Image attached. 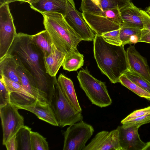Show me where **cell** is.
Listing matches in <instances>:
<instances>
[{
    "mask_svg": "<svg viewBox=\"0 0 150 150\" xmlns=\"http://www.w3.org/2000/svg\"><path fill=\"white\" fill-rule=\"evenodd\" d=\"M18 109L16 106L10 103L0 107L3 145H5L24 125V118L19 113Z\"/></svg>",
    "mask_w": 150,
    "mask_h": 150,
    "instance_id": "cell-9",
    "label": "cell"
},
{
    "mask_svg": "<svg viewBox=\"0 0 150 150\" xmlns=\"http://www.w3.org/2000/svg\"><path fill=\"white\" fill-rule=\"evenodd\" d=\"M80 86L92 103L102 108L112 103L105 83L93 77L86 67L78 73Z\"/></svg>",
    "mask_w": 150,
    "mask_h": 150,
    "instance_id": "cell-4",
    "label": "cell"
},
{
    "mask_svg": "<svg viewBox=\"0 0 150 150\" xmlns=\"http://www.w3.org/2000/svg\"><path fill=\"white\" fill-rule=\"evenodd\" d=\"M146 11L150 15V5L147 9Z\"/></svg>",
    "mask_w": 150,
    "mask_h": 150,
    "instance_id": "cell-41",
    "label": "cell"
},
{
    "mask_svg": "<svg viewBox=\"0 0 150 150\" xmlns=\"http://www.w3.org/2000/svg\"><path fill=\"white\" fill-rule=\"evenodd\" d=\"M50 105L59 126L63 127L70 126L83 119L81 112L76 110L70 103L63 94L57 82Z\"/></svg>",
    "mask_w": 150,
    "mask_h": 150,
    "instance_id": "cell-6",
    "label": "cell"
},
{
    "mask_svg": "<svg viewBox=\"0 0 150 150\" xmlns=\"http://www.w3.org/2000/svg\"><path fill=\"white\" fill-rule=\"evenodd\" d=\"M84 62L83 55L77 50L65 56L62 66L69 71H76L83 65Z\"/></svg>",
    "mask_w": 150,
    "mask_h": 150,
    "instance_id": "cell-23",
    "label": "cell"
},
{
    "mask_svg": "<svg viewBox=\"0 0 150 150\" xmlns=\"http://www.w3.org/2000/svg\"><path fill=\"white\" fill-rule=\"evenodd\" d=\"M64 17L68 24L83 40L93 41L96 34L86 22L82 13L77 10L73 0H67Z\"/></svg>",
    "mask_w": 150,
    "mask_h": 150,
    "instance_id": "cell-10",
    "label": "cell"
},
{
    "mask_svg": "<svg viewBox=\"0 0 150 150\" xmlns=\"http://www.w3.org/2000/svg\"><path fill=\"white\" fill-rule=\"evenodd\" d=\"M18 0H0V5L10 3L16 1H18Z\"/></svg>",
    "mask_w": 150,
    "mask_h": 150,
    "instance_id": "cell-37",
    "label": "cell"
},
{
    "mask_svg": "<svg viewBox=\"0 0 150 150\" xmlns=\"http://www.w3.org/2000/svg\"><path fill=\"white\" fill-rule=\"evenodd\" d=\"M98 6L102 10L100 0H91Z\"/></svg>",
    "mask_w": 150,
    "mask_h": 150,
    "instance_id": "cell-38",
    "label": "cell"
},
{
    "mask_svg": "<svg viewBox=\"0 0 150 150\" xmlns=\"http://www.w3.org/2000/svg\"><path fill=\"white\" fill-rule=\"evenodd\" d=\"M149 114H150V106L134 111L122 120L121 123L122 124L137 117Z\"/></svg>",
    "mask_w": 150,
    "mask_h": 150,
    "instance_id": "cell-32",
    "label": "cell"
},
{
    "mask_svg": "<svg viewBox=\"0 0 150 150\" xmlns=\"http://www.w3.org/2000/svg\"><path fill=\"white\" fill-rule=\"evenodd\" d=\"M93 53L97 65L103 74L113 83L129 69L124 46L110 44L96 34L93 40Z\"/></svg>",
    "mask_w": 150,
    "mask_h": 150,
    "instance_id": "cell-2",
    "label": "cell"
},
{
    "mask_svg": "<svg viewBox=\"0 0 150 150\" xmlns=\"http://www.w3.org/2000/svg\"><path fill=\"white\" fill-rule=\"evenodd\" d=\"M16 106L18 109H23L32 112L39 119L51 125L59 126L53 110L50 105L48 103H42L37 100L31 106Z\"/></svg>",
    "mask_w": 150,
    "mask_h": 150,
    "instance_id": "cell-14",
    "label": "cell"
},
{
    "mask_svg": "<svg viewBox=\"0 0 150 150\" xmlns=\"http://www.w3.org/2000/svg\"><path fill=\"white\" fill-rule=\"evenodd\" d=\"M18 65V62L14 57L8 53L0 59V75L21 85L17 70Z\"/></svg>",
    "mask_w": 150,
    "mask_h": 150,
    "instance_id": "cell-16",
    "label": "cell"
},
{
    "mask_svg": "<svg viewBox=\"0 0 150 150\" xmlns=\"http://www.w3.org/2000/svg\"><path fill=\"white\" fill-rule=\"evenodd\" d=\"M17 34L9 4L0 5V59L8 54Z\"/></svg>",
    "mask_w": 150,
    "mask_h": 150,
    "instance_id": "cell-8",
    "label": "cell"
},
{
    "mask_svg": "<svg viewBox=\"0 0 150 150\" xmlns=\"http://www.w3.org/2000/svg\"><path fill=\"white\" fill-rule=\"evenodd\" d=\"M37 0H18V1L28 3L29 4Z\"/></svg>",
    "mask_w": 150,
    "mask_h": 150,
    "instance_id": "cell-39",
    "label": "cell"
},
{
    "mask_svg": "<svg viewBox=\"0 0 150 150\" xmlns=\"http://www.w3.org/2000/svg\"><path fill=\"white\" fill-rule=\"evenodd\" d=\"M142 30L123 24L120 28V38L122 45L139 42Z\"/></svg>",
    "mask_w": 150,
    "mask_h": 150,
    "instance_id": "cell-22",
    "label": "cell"
},
{
    "mask_svg": "<svg viewBox=\"0 0 150 150\" xmlns=\"http://www.w3.org/2000/svg\"><path fill=\"white\" fill-rule=\"evenodd\" d=\"M83 18L92 30L98 35L120 28L123 24L120 10L109 9L93 14L82 13Z\"/></svg>",
    "mask_w": 150,
    "mask_h": 150,
    "instance_id": "cell-5",
    "label": "cell"
},
{
    "mask_svg": "<svg viewBox=\"0 0 150 150\" xmlns=\"http://www.w3.org/2000/svg\"><path fill=\"white\" fill-rule=\"evenodd\" d=\"M131 0H100L103 11L117 8L120 10L131 3Z\"/></svg>",
    "mask_w": 150,
    "mask_h": 150,
    "instance_id": "cell-28",
    "label": "cell"
},
{
    "mask_svg": "<svg viewBox=\"0 0 150 150\" xmlns=\"http://www.w3.org/2000/svg\"><path fill=\"white\" fill-rule=\"evenodd\" d=\"M119 82L139 97L150 100V93L132 82L124 74L120 77Z\"/></svg>",
    "mask_w": 150,
    "mask_h": 150,
    "instance_id": "cell-25",
    "label": "cell"
},
{
    "mask_svg": "<svg viewBox=\"0 0 150 150\" xmlns=\"http://www.w3.org/2000/svg\"><path fill=\"white\" fill-rule=\"evenodd\" d=\"M140 11L143 18V28L148 30L150 32V15L144 10H140Z\"/></svg>",
    "mask_w": 150,
    "mask_h": 150,
    "instance_id": "cell-35",
    "label": "cell"
},
{
    "mask_svg": "<svg viewBox=\"0 0 150 150\" xmlns=\"http://www.w3.org/2000/svg\"><path fill=\"white\" fill-rule=\"evenodd\" d=\"M66 55L59 51L53 44L50 54L44 58L46 73L52 77H55L62 66Z\"/></svg>",
    "mask_w": 150,
    "mask_h": 150,
    "instance_id": "cell-20",
    "label": "cell"
},
{
    "mask_svg": "<svg viewBox=\"0 0 150 150\" xmlns=\"http://www.w3.org/2000/svg\"><path fill=\"white\" fill-rule=\"evenodd\" d=\"M120 29L105 33L101 35L104 40L112 45L121 46L122 42L120 38Z\"/></svg>",
    "mask_w": 150,
    "mask_h": 150,
    "instance_id": "cell-29",
    "label": "cell"
},
{
    "mask_svg": "<svg viewBox=\"0 0 150 150\" xmlns=\"http://www.w3.org/2000/svg\"><path fill=\"white\" fill-rule=\"evenodd\" d=\"M31 129L26 126H23L16 134V139L19 143L20 149L32 150L31 137Z\"/></svg>",
    "mask_w": 150,
    "mask_h": 150,
    "instance_id": "cell-24",
    "label": "cell"
},
{
    "mask_svg": "<svg viewBox=\"0 0 150 150\" xmlns=\"http://www.w3.org/2000/svg\"><path fill=\"white\" fill-rule=\"evenodd\" d=\"M7 150H17L18 144L16 139V134L13 136L5 144Z\"/></svg>",
    "mask_w": 150,
    "mask_h": 150,
    "instance_id": "cell-34",
    "label": "cell"
},
{
    "mask_svg": "<svg viewBox=\"0 0 150 150\" xmlns=\"http://www.w3.org/2000/svg\"><path fill=\"white\" fill-rule=\"evenodd\" d=\"M140 126L123 124L118 126L119 138L122 150H143L146 143L140 139L138 132Z\"/></svg>",
    "mask_w": 150,
    "mask_h": 150,
    "instance_id": "cell-12",
    "label": "cell"
},
{
    "mask_svg": "<svg viewBox=\"0 0 150 150\" xmlns=\"http://www.w3.org/2000/svg\"><path fill=\"white\" fill-rule=\"evenodd\" d=\"M57 81L63 94L70 103L76 110L81 112L82 109L71 80L60 74L57 79Z\"/></svg>",
    "mask_w": 150,
    "mask_h": 150,
    "instance_id": "cell-19",
    "label": "cell"
},
{
    "mask_svg": "<svg viewBox=\"0 0 150 150\" xmlns=\"http://www.w3.org/2000/svg\"><path fill=\"white\" fill-rule=\"evenodd\" d=\"M67 0H37L30 4V8L40 13L56 12L66 15Z\"/></svg>",
    "mask_w": 150,
    "mask_h": 150,
    "instance_id": "cell-15",
    "label": "cell"
},
{
    "mask_svg": "<svg viewBox=\"0 0 150 150\" xmlns=\"http://www.w3.org/2000/svg\"><path fill=\"white\" fill-rule=\"evenodd\" d=\"M32 150H48L49 147L46 139L38 132H31Z\"/></svg>",
    "mask_w": 150,
    "mask_h": 150,
    "instance_id": "cell-27",
    "label": "cell"
},
{
    "mask_svg": "<svg viewBox=\"0 0 150 150\" xmlns=\"http://www.w3.org/2000/svg\"><path fill=\"white\" fill-rule=\"evenodd\" d=\"M150 122V114L140 116L123 124L127 125H142Z\"/></svg>",
    "mask_w": 150,
    "mask_h": 150,
    "instance_id": "cell-33",
    "label": "cell"
},
{
    "mask_svg": "<svg viewBox=\"0 0 150 150\" xmlns=\"http://www.w3.org/2000/svg\"><path fill=\"white\" fill-rule=\"evenodd\" d=\"M120 11L123 24L141 30L143 28V18L140 10L132 2Z\"/></svg>",
    "mask_w": 150,
    "mask_h": 150,
    "instance_id": "cell-17",
    "label": "cell"
},
{
    "mask_svg": "<svg viewBox=\"0 0 150 150\" xmlns=\"http://www.w3.org/2000/svg\"><path fill=\"white\" fill-rule=\"evenodd\" d=\"M43 24L53 44L66 56L77 50L79 43L83 40L73 30L62 14L56 12L40 13Z\"/></svg>",
    "mask_w": 150,
    "mask_h": 150,
    "instance_id": "cell-3",
    "label": "cell"
},
{
    "mask_svg": "<svg viewBox=\"0 0 150 150\" xmlns=\"http://www.w3.org/2000/svg\"><path fill=\"white\" fill-rule=\"evenodd\" d=\"M143 150H150V141L146 143V145Z\"/></svg>",
    "mask_w": 150,
    "mask_h": 150,
    "instance_id": "cell-40",
    "label": "cell"
},
{
    "mask_svg": "<svg viewBox=\"0 0 150 150\" xmlns=\"http://www.w3.org/2000/svg\"><path fill=\"white\" fill-rule=\"evenodd\" d=\"M31 38L32 42L42 51L44 58L50 54L53 43L45 30L35 35H31Z\"/></svg>",
    "mask_w": 150,
    "mask_h": 150,
    "instance_id": "cell-21",
    "label": "cell"
},
{
    "mask_svg": "<svg viewBox=\"0 0 150 150\" xmlns=\"http://www.w3.org/2000/svg\"><path fill=\"white\" fill-rule=\"evenodd\" d=\"M123 74L132 82L150 93V81L141 75L129 68Z\"/></svg>",
    "mask_w": 150,
    "mask_h": 150,
    "instance_id": "cell-26",
    "label": "cell"
},
{
    "mask_svg": "<svg viewBox=\"0 0 150 150\" xmlns=\"http://www.w3.org/2000/svg\"><path fill=\"white\" fill-rule=\"evenodd\" d=\"M83 150H122L117 129L97 133Z\"/></svg>",
    "mask_w": 150,
    "mask_h": 150,
    "instance_id": "cell-11",
    "label": "cell"
},
{
    "mask_svg": "<svg viewBox=\"0 0 150 150\" xmlns=\"http://www.w3.org/2000/svg\"><path fill=\"white\" fill-rule=\"evenodd\" d=\"M80 10L82 12H86L93 14L103 11L91 0H82Z\"/></svg>",
    "mask_w": 150,
    "mask_h": 150,
    "instance_id": "cell-30",
    "label": "cell"
},
{
    "mask_svg": "<svg viewBox=\"0 0 150 150\" xmlns=\"http://www.w3.org/2000/svg\"><path fill=\"white\" fill-rule=\"evenodd\" d=\"M16 61L18 63L17 70L19 75L22 85L30 95L38 101L42 103H47L46 100L40 95L32 77L21 63L17 60Z\"/></svg>",
    "mask_w": 150,
    "mask_h": 150,
    "instance_id": "cell-18",
    "label": "cell"
},
{
    "mask_svg": "<svg viewBox=\"0 0 150 150\" xmlns=\"http://www.w3.org/2000/svg\"><path fill=\"white\" fill-rule=\"evenodd\" d=\"M129 66L131 68L150 81V69L146 59L130 45L126 51Z\"/></svg>",
    "mask_w": 150,
    "mask_h": 150,
    "instance_id": "cell-13",
    "label": "cell"
},
{
    "mask_svg": "<svg viewBox=\"0 0 150 150\" xmlns=\"http://www.w3.org/2000/svg\"><path fill=\"white\" fill-rule=\"evenodd\" d=\"M10 103V93L4 81L0 78V107Z\"/></svg>",
    "mask_w": 150,
    "mask_h": 150,
    "instance_id": "cell-31",
    "label": "cell"
},
{
    "mask_svg": "<svg viewBox=\"0 0 150 150\" xmlns=\"http://www.w3.org/2000/svg\"><path fill=\"white\" fill-rule=\"evenodd\" d=\"M94 130L82 120L70 125L64 133L63 150H83Z\"/></svg>",
    "mask_w": 150,
    "mask_h": 150,
    "instance_id": "cell-7",
    "label": "cell"
},
{
    "mask_svg": "<svg viewBox=\"0 0 150 150\" xmlns=\"http://www.w3.org/2000/svg\"><path fill=\"white\" fill-rule=\"evenodd\" d=\"M139 42L150 44V32L149 30L145 28L142 30Z\"/></svg>",
    "mask_w": 150,
    "mask_h": 150,
    "instance_id": "cell-36",
    "label": "cell"
},
{
    "mask_svg": "<svg viewBox=\"0 0 150 150\" xmlns=\"http://www.w3.org/2000/svg\"><path fill=\"white\" fill-rule=\"evenodd\" d=\"M31 37L26 33H17L8 53L20 62L32 77L40 95L50 105L57 79L46 73L43 53L32 42Z\"/></svg>",
    "mask_w": 150,
    "mask_h": 150,
    "instance_id": "cell-1",
    "label": "cell"
}]
</instances>
